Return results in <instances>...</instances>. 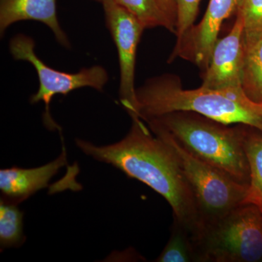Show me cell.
I'll list each match as a JSON object with an SVG mask.
<instances>
[{
	"mask_svg": "<svg viewBox=\"0 0 262 262\" xmlns=\"http://www.w3.org/2000/svg\"><path fill=\"white\" fill-rule=\"evenodd\" d=\"M127 136L119 142L98 146L77 139L82 151L98 161L113 165L127 177L135 179L165 198L173 218L196 238L202 220L195 196L170 146L153 136L140 117H132Z\"/></svg>",
	"mask_w": 262,
	"mask_h": 262,
	"instance_id": "obj_1",
	"label": "cell"
},
{
	"mask_svg": "<svg viewBox=\"0 0 262 262\" xmlns=\"http://www.w3.org/2000/svg\"><path fill=\"white\" fill-rule=\"evenodd\" d=\"M136 101L138 116L143 120L192 112L225 125H246L262 132V103L250 99L243 89H184L177 76L163 75L136 89Z\"/></svg>",
	"mask_w": 262,
	"mask_h": 262,
	"instance_id": "obj_2",
	"label": "cell"
},
{
	"mask_svg": "<svg viewBox=\"0 0 262 262\" xmlns=\"http://www.w3.org/2000/svg\"><path fill=\"white\" fill-rule=\"evenodd\" d=\"M168 133L189 154L249 187L251 175L243 125L234 127L192 112H173L144 120Z\"/></svg>",
	"mask_w": 262,
	"mask_h": 262,
	"instance_id": "obj_3",
	"label": "cell"
},
{
	"mask_svg": "<svg viewBox=\"0 0 262 262\" xmlns=\"http://www.w3.org/2000/svg\"><path fill=\"white\" fill-rule=\"evenodd\" d=\"M198 262H262V213L244 203L205 226L194 241Z\"/></svg>",
	"mask_w": 262,
	"mask_h": 262,
	"instance_id": "obj_4",
	"label": "cell"
},
{
	"mask_svg": "<svg viewBox=\"0 0 262 262\" xmlns=\"http://www.w3.org/2000/svg\"><path fill=\"white\" fill-rule=\"evenodd\" d=\"M149 127L155 136L168 144L175 155L195 196L202 229L246 203L248 187L194 158L183 149L167 131L155 125H149Z\"/></svg>",
	"mask_w": 262,
	"mask_h": 262,
	"instance_id": "obj_5",
	"label": "cell"
},
{
	"mask_svg": "<svg viewBox=\"0 0 262 262\" xmlns=\"http://www.w3.org/2000/svg\"><path fill=\"white\" fill-rule=\"evenodd\" d=\"M10 52L16 61H28L33 65L39 78V89L32 95L30 102L45 103L44 122L50 130L61 129L53 121L50 111L52 99L58 94L66 95L84 87L93 88L102 91L107 83V72L102 67L94 66L82 69L77 73H68L51 68L37 56L35 44L32 38L20 34L12 38L9 45Z\"/></svg>",
	"mask_w": 262,
	"mask_h": 262,
	"instance_id": "obj_6",
	"label": "cell"
},
{
	"mask_svg": "<svg viewBox=\"0 0 262 262\" xmlns=\"http://www.w3.org/2000/svg\"><path fill=\"white\" fill-rule=\"evenodd\" d=\"M106 25L118 53L120 66V103L131 118L137 113L135 67L136 52L144 28L134 15L117 4L114 0L102 2Z\"/></svg>",
	"mask_w": 262,
	"mask_h": 262,
	"instance_id": "obj_7",
	"label": "cell"
},
{
	"mask_svg": "<svg viewBox=\"0 0 262 262\" xmlns=\"http://www.w3.org/2000/svg\"><path fill=\"white\" fill-rule=\"evenodd\" d=\"M244 0H210L204 16L176 43L169 61L182 58L206 70L221 27L226 19L237 12Z\"/></svg>",
	"mask_w": 262,
	"mask_h": 262,
	"instance_id": "obj_8",
	"label": "cell"
},
{
	"mask_svg": "<svg viewBox=\"0 0 262 262\" xmlns=\"http://www.w3.org/2000/svg\"><path fill=\"white\" fill-rule=\"evenodd\" d=\"M244 35V20L237 12V18L230 32L215 44L209 64L205 70L202 87L214 90L243 89L246 55Z\"/></svg>",
	"mask_w": 262,
	"mask_h": 262,
	"instance_id": "obj_9",
	"label": "cell"
},
{
	"mask_svg": "<svg viewBox=\"0 0 262 262\" xmlns=\"http://www.w3.org/2000/svg\"><path fill=\"white\" fill-rule=\"evenodd\" d=\"M67 164L64 145L61 154L51 163L34 168L13 167L0 170V190L5 201L18 205L38 191L48 187L50 181Z\"/></svg>",
	"mask_w": 262,
	"mask_h": 262,
	"instance_id": "obj_10",
	"label": "cell"
},
{
	"mask_svg": "<svg viewBox=\"0 0 262 262\" xmlns=\"http://www.w3.org/2000/svg\"><path fill=\"white\" fill-rule=\"evenodd\" d=\"M22 20H36L46 24L65 48L70 41L60 27L56 0H0V32L4 34L12 24Z\"/></svg>",
	"mask_w": 262,
	"mask_h": 262,
	"instance_id": "obj_11",
	"label": "cell"
},
{
	"mask_svg": "<svg viewBox=\"0 0 262 262\" xmlns=\"http://www.w3.org/2000/svg\"><path fill=\"white\" fill-rule=\"evenodd\" d=\"M243 137L251 175L246 203L257 204L262 201V132L243 125Z\"/></svg>",
	"mask_w": 262,
	"mask_h": 262,
	"instance_id": "obj_12",
	"label": "cell"
},
{
	"mask_svg": "<svg viewBox=\"0 0 262 262\" xmlns=\"http://www.w3.org/2000/svg\"><path fill=\"white\" fill-rule=\"evenodd\" d=\"M155 261L198 262L195 245L192 234L173 218L170 237Z\"/></svg>",
	"mask_w": 262,
	"mask_h": 262,
	"instance_id": "obj_13",
	"label": "cell"
},
{
	"mask_svg": "<svg viewBox=\"0 0 262 262\" xmlns=\"http://www.w3.org/2000/svg\"><path fill=\"white\" fill-rule=\"evenodd\" d=\"M117 4L134 15L146 29L163 27L176 34L165 12L162 9L159 0H114Z\"/></svg>",
	"mask_w": 262,
	"mask_h": 262,
	"instance_id": "obj_14",
	"label": "cell"
},
{
	"mask_svg": "<svg viewBox=\"0 0 262 262\" xmlns=\"http://www.w3.org/2000/svg\"><path fill=\"white\" fill-rule=\"evenodd\" d=\"M23 212L18 205L1 200L0 203V245L2 248H18L25 241Z\"/></svg>",
	"mask_w": 262,
	"mask_h": 262,
	"instance_id": "obj_15",
	"label": "cell"
},
{
	"mask_svg": "<svg viewBox=\"0 0 262 262\" xmlns=\"http://www.w3.org/2000/svg\"><path fill=\"white\" fill-rule=\"evenodd\" d=\"M242 88L250 99L262 103V38L246 52Z\"/></svg>",
	"mask_w": 262,
	"mask_h": 262,
	"instance_id": "obj_16",
	"label": "cell"
},
{
	"mask_svg": "<svg viewBox=\"0 0 262 262\" xmlns=\"http://www.w3.org/2000/svg\"><path fill=\"white\" fill-rule=\"evenodd\" d=\"M237 12L244 20L246 52L262 38V0H244Z\"/></svg>",
	"mask_w": 262,
	"mask_h": 262,
	"instance_id": "obj_17",
	"label": "cell"
},
{
	"mask_svg": "<svg viewBox=\"0 0 262 262\" xmlns=\"http://www.w3.org/2000/svg\"><path fill=\"white\" fill-rule=\"evenodd\" d=\"M177 7V42L194 25L201 0H174Z\"/></svg>",
	"mask_w": 262,
	"mask_h": 262,
	"instance_id": "obj_18",
	"label": "cell"
},
{
	"mask_svg": "<svg viewBox=\"0 0 262 262\" xmlns=\"http://www.w3.org/2000/svg\"><path fill=\"white\" fill-rule=\"evenodd\" d=\"M160 6L168 17L170 24L177 31V7L174 0H159Z\"/></svg>",
	"mask_w": 262,
	"mask_h": 262,
	"instance_id": "obj_19",
	"label": "cell"
},
{
	"mask_svg": "<svg viewBox=\"0 0 262 262\" xmlns=\"http://www.w3.org/2000/svg\"><path fill=\"white\" fill-rule=\"evenodd\" d=\"M256 205H258V207H259L260 210H261L262 213V201H260L259 203H258Z\"/></svg>",
	"mask_w": 262,
	"mask_h": 262,
	"instance_id": "obj_20",
	"label": "cell"
},
{
	"mask_svg": "<svg viewBox=\"0 0 262 262\" xmlns=\"http://www.w3.org/2000/svg\"><path fill=\"white\" fill-rule=\"evenodd\" d=\"M96 1H98V2H101V3H102V2L103 1V0H96Z\"/></svg>",
	"mask_w": 262,
	"mask_h": 262,
	"instance_id": "obj_21",
	"label": "cell"
}]
</instances>
